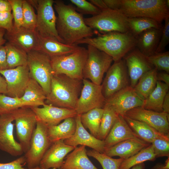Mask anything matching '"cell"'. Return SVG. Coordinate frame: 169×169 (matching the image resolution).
I'll list each match as a JSON object with an SVG mask.
<instances>
[{
  "label": "cell",
  "instance_id": "obj_24",
  "mask_svg": "<svg viewBox=\"0 0 169 169\" xmlns=\"http://www.w3.org/2000/svg\"><path fill=\"white\" fill-rule=\"evenodd\" d=\"M4 38L8 42L21 48L27 53L34 49L36 43L35 31H32L22 26L6 31Z\"/></svg>",
  "mask_w": 169,
  "mask_h": 169
},
{
  "label": "cell",
  "instance_id": "obj_41",
  "mask_svg": "<svg viewBox=\"0 0 169 169\" xmlns=\"http://www.w3.org/2000/svg\"><path fill=\"white\" fill-rule=\"evenodd\" d=\"M149 63L157 70H161L169 74V52H163L154 53L146 56Z\"/></svg>",
  "mask_w": 169,
  "mask_h": 169
},
{
  "label": "cell",
  "instance_id": "obj_47",
  "mask_svg": "<svg viewBox=\"0 0 169 169\" xmlns=\"http://www.w3.org/2000/svg\"><path fill=\"white\" fill-rule=\"evenodd\" d=\"M25 163V158L23 156L8 163H0V169H30L23 167Z\"/></svg>",
  "mask_w": 169,
  "mask_h": 169
},
{
  "label": "cell",
  "instance_id": "obj_48",
  "mask_svg": "<svg viewBox=\"0 0 169 169\" xmlns=\"http://www.w3.org/2000/svg\"><path fill=\"white\" fill-rule=\"evenodd\" d=\"M7 54L5 46H0V71L7 69Z\"/></svg>",
  "mask_w": 169,
  "mask_h": 169
},
{
  "label": "cell",
  "instance_id": "obj_36",
  "mask_svg": "<svg viewBox=\"0 0 169 169\" xmlns=\"http://www.w3.org/2000/svg\"><path fill=\"white\" fill-rule=\"evenodd\" d=\"M97 138L104 140L117 120L119 115L107 103L103 108Z\"/></svg>",
  "mask_w": 169,
  "mask_h": 169
},
{
  "label": "cell",
  "instance_id": "obj_14",
  "mask_svg": "<svg viewBox=\"0 0 169 169\" xmlns=\"http://www.w3.org/2000/svg\"><path fill=\"white\" fill-rule=\"evenodd\" d=\"M124 116L144 122L160 133L169 136V114L139 107L128 111Z\"/></svg>",
  "mask_w": 169,
  "mask_h": 169
},
{
  "label": "cell",
  "instance_id": "obj_58",
  "mask_svg": "<svg viewBox=\"0 0 169 169\" xmlns=\"http://www.w3.org/2000/svg\"><path fill=\"white\" fill-rule=\"evenodd\" d=\"M163 168L165 169H169V157H168L163 164Z\"/></svg>",
  "mask_w": 169,
  "mask_h": 169
},
{
  "label": "cell",
  "instance_id": "obj_43",
  "mask_svg": "<svg viewBox=\"0 0 169 169\" xmlns=\"http://www.w3.org/2000/svg\"><path fill=\"white\" fill-rule=\"evenodd\" d=\"M156 158L169 157V138H156L151 143Z\"/></svg>",
  "mask_w": 169,
  "mask_h": 169
},
{
  "label": "cell",
  "instance_id": "obj_9",
  "mask_svg": "<svg viewBox=\"0 0 169 169\" xmlns=\"http://www.w3.org/2000/svg\"><path fill=\"white\" fill-rule=\"evenodd\" d=\"M88 57L83 71V79L101 85L104 74L111 66L112 58L95 47L88 45Z\"/></svg>",
  "mask_w": 169,
  "mask_h": 169
},
{
  "label": "cell",
  "instance_id": "obj_35",
  "mask_svg": "<svg viewBox=\"0 0 169 169\" xmlns=\"http://www.w3.org/2000/svg\"><path fill=\"white\" fill-rule=\"evenodd\" d=\"M129 32L136 37L144 31L152 28H160L163 26L156 21L149 18H128Z\"/></svg>",
  "mask_w": 169,
  "mask_h": 169
},
{
  "label": "cell",
  "instance_id": "obj_2",
  "mask_svg": "<svg viewBox=\"0 0 169 169\" xmlns=\"http://www.w3.org/2000/svg\"><path fill=\"white\" fill-rule=\"evenodd\" d=\"M96 32L97 37L83 39L75 44H86L92 46L110 56L114 62L123 59L136 47V38L129 32L125 33L112 32L103 34Z\"/></svg>",
  "mask_w": 169,
  "mask_h": 169
},
{
  "label": "cell",
  "instance_id": "obj_8",
  "mask_svg": "<svg viewBox=\"0 0 169 169\" xmlns=\"http://www.w3.org/2000/svg\"><path fill=\"white\" fill-rule=\"evenodd\" d=\"M27 65L30 78L37 82L47 95L53 75L50 57L42 52L32 50L28 53Z\"/></svg>",
  "mask_w": 169,
  "mask_h": 169
},
{
  "label": "cell",
  "instance_id": "obj_39",
  "mask_svg": "<svg viewBox=\"0 0 169 169\" xmlns=\"http://www.w3.org/2000/svg\"><path fill=\"white\" fill-rule=\"evenodd\" d=\"M87 154L88 156L92 157L98 161L103 169H119L124 160L120 158H113L94 149L87 151Z\"/></svg>",
  "mask_w": 169,
  "mask_h": 169
},
{
  "label": "cell",
  "instance_id": "obj_29",
  "mask_svg": "<svg viewBox=\"0 0 169 169\" xmlns=\"http://www.w3.org/2000/svg\"><path fill=\"white\" fill-rule=\"evenodd\" d=\"M123 116L130 127L138 137L148 143L151 144L156 138H169V136L160 133L144 122Z\"/></svg>",
  "mask_w": 169,
  "mask_h": 169
},
{
  "label": "cell",
  "instance_id": "obj_16",
  "mask_svg": "<svg viewBox=\"0 0 169 169\" xmlns=\"http://www.w3.org/2000/svg\"><path fill=\"white\" fill-rule=\"evenodd\" d=\"M14 121L11 112L0 115V149L17 156L24 152L21 145L14 137Z\"/></svg>",
  "mask_w": 169,
  "mask_h": 169
},
{
  "label": "cell",
  "instance_id": "obj_34",
  "mask_svg": "<svg viewBox=\"0 0 169 169\" xmlns=\"http://www.w3.org/2000/svg\"><path fill=\"white\" fill-rule=\"evenodd\" d=\"M103 111V108H96L80 115L83 126L88 129L91 134L97 138Z\"/></svg>",
  "mask_w": 169,
  "mask_h": 169
},
{
  "label": "cell",
  "instance_id": "obj_45",
  "mask_svg": "<svg viewBox=\"0 0 169 169\" xmlns=\"http://www.w3.org/2000/svg\"><path fill=\"white\" fill-rule=\"evenodd\" d=\"M164 21L160 40L155 53L163 52L169 42V17Z\"/></svg>",
  "mask_w": 169,
  "mask_h": 169
},
{
  "label": "cell",
  "instance_id": "obj_7",
  "mask_svg": "<svg viewBox=\"0 0 169 169\" xmlns=\"http://www.w3.org/2000/svg\"><path fill=\"white\" fill-rule=\"evenodd\" d=\"M128 18L118 10L107 8L98 15L84 19L86 25L94 31L104 33L112 32L122 33L129 32Z\"/></svg>",
  "mask_w": 169,
  "mask_h": 169
},
{
  "label": "cell",
  "instance_id": "obj_46",
  "mask_svg": "<svg viewBox=\"0 0 169 169\" xmlns=\"http://www.w3.org/2000/svg\"><path fill=\"white\" fill-rule=\"evenodd\" d=\"M13 17L11 12H0V28L9 31L14 27Z\"/></svg>",
  "mask_w": 169,
  "mask_h": 169
},
{
  "label": "cell",
  "instance_id": "obj_30",
  "mask_svg": "<svg viewBox=\"0 0 169 169\" xmlns=\"http://www.w3.org/2000/svg\"><path fill=\"white\" fill-rule=\"evenodd\" d=\"M46 95L40 84L34 79L30 78L20 99L28 104L30 107L43 106Z\"/></svg>",
  "mask_w": 169,
  "mask_h": 169
},
{
  "label": "cell",
  "instance_id": "obj_18",
  "mask_svg": "<svg viewBox=\"0 0 169 169\" xmlns=\"http://www.w3.org/2000/svg\"><path fill=\"white\" fill-rule=\"evenodd\" d=\"M127 68L130 86L134 88L146 73L154 68L146 56L135 48L123 58Z\"/></svg>",
  "mask_w": 169,
  "mask_h": 169
},
{
  "label": "cell",
  "instance_id": "obj_6",
  "mask_svg": "<svg viewBox=\"0 0 169 169\" xmlns=\"http://www.w3.org/2000/svg\"><path fill=\"white\" fill-rule=\"evenodd\" d=\"M37 10L35 31L40 35L64 43L56 28V17L53 8V0H28Z\"/></svg>",
  "mask_w": 169,
  "mask_h": 169
},
{
  "label": "cell",
  "instance_id": "obj_13",
  "mask_svg": "<svg viewBox=\"0 0 169 169\" xmlns=\"http://www.w3.org/2000/svg\"><path fill=\"white\" fill-rule=\"evenodd\" d=\"M83 86L75 110L81 115L96 108H103L106 103L101 85L94 83L83 79Z\"/></svg>",
  "mask_w": 169,
  "mask_h": 169
},
{
  "label": "cell",
  "instance_id": "obj_4",
  "mask_svg": "<svg viewBox=\"0 0 169 169\" xmlns=\"http://www.w3.org/2000/svg\"><path fill=\"white\" fill-rule=\"evenodd\" d=\"M166 0H121L118 10L128 18L145 17L160 23L169 17Z\"/></svg>",
  "mask_w": 169,
  "mask_h": 169
},
{
  "label": "cell",
  "instance_id": "obj_32",
  "mask_svg": "<svg viewBox=\"0 0 169 169\" xmlns=\"http://www.w3.org/2000/svg\"><path fill=\"white\" fill-rule=\"evenodd\" d=\"M158 70L154 67L144 74L134 88L136 93L144 100L155 89Z\"/></svg>",
  "mask_w": 169,
  "mask_h": 169
},
{
  "label": "cell",
  "instance_id": "obj_22",
  "mask_svg": "<svg viewBox=\"0 0 169 169\" xmlns=\"http://www.w3.org/2000/svg\"><path fill=\"white\" fill-rule=\"evenodd\" d=\"M36 32L37 40L34 50L44 53L50 57L69 54L84 48L77 44H63L42 37Z\"/></svg>",
  "mask_w": 169,
  "mask_h": 169
},
{
  "label": "cell",
  "instance_id": "obj_42",
  "mask_svg": "<svg viewBox=\"0 0 169 169\" xmlns=\"http://www.w3.org/2000/svg\"><path fill=\"white\" fill-rule=\"evenodd\" d=\"M70 1L76 6V10L82 15L89 14L94 16L101 12L100 9L90 2L85 0H70Z\"/></svg>",
  "mask_w": 169,
  "mask_h": 169
},
{
  "label": "cell",
  "instance_id": "obj_57",
  "mask_svg": "<svg viewBox=\"0 0 169 169\" xmlns=\"http://www.w3.org/2000/svg\"><path fill=\"white\" fill-rule=\"evenodd\" d=\"M150 169H165L163 168V164L158 162L153 166Z\"/></svg>",
  "mask_w": 169,
  "mask_h": 169
},
{
  "label": "cell",
  "instance_id": "obj_53",
  "mask_svg": "<svg viewBox=\"0 0 169 169\" xmlns=\"http://www.w3.org/2000/svg\"><path fill=\"white\" fill-rule=\"evenodd\" d=\"M7 92V84L4 77L1 76L0 73V94L6 95Z\"/></svg>",
  "mask_w": 169,
  "mask_h": 169
},
{
  "label": "cell",
  "instance_id": "obj_11",
  "mask_svg": "<svg viewBox=\"0 0 169 169\" xmlns=\"http://www.w3.org/2000/svg\"><path fill=\"white\" fill-rule=\"evenodd\" d=\"M15 121L17 138L23 152L28 150L37 120L31 107H22L11 112Z\"/></svg>",
  "mask_w": 169,
  "mask_h": 169
},
{
  "label": "cell",
  "instance_id": "obj_27",
  "mask_svg": "<svg viewBox=\"0 0 169 169\" xmlns=\"http://www.w3.org/2000/svg\"><path fill=\"white\" fill-rule=\"evenodd\" d=\"M85 146H77L65 157L59 169H98L88 157Z\"/></svg>",
  "mask_w": 169,
  "mask_h": 169
},
{
  "label": "cell",
  "instance_id": "obj_52",
  "mask_svg": "<svg viewBox=\"0 0 169 169\" xmlns=\"http://www.w3.org/2000/svg\"><path fill=\"white\" fill-rule=\"evenodd\" d=\"M89 1L101 11L108 8L103 0H90Z\"/></svg>",
  "mask_w": 169,
  "mask_h": 169
},
{
  "label": "cell",
  "instance_id": "obj_3",
  "mask_svg": "<svg viewBox=\"0 0 169 169\" xmlns=\"http://www.w3.org/2000/svg\"><path fill=\"white\" fill-rule=\"evenodd\" d=\"M83 86L82 80L64 74L53 75L50 91L46 96L45 104L75 110Z\"/></svg>",
  "mask_w": 169,
  "mask_h": 169
},
{
  "label": "cell",
  "instance_id": "obj_19",
  "mask_svg": "<svg viewBox=\"0 0 169 169\" xmlns=\"http://www.w3.org/2000/svg\"><path fill=\"white\" fill-rule=\"evenodd\" d=\"M42 107H31L34 113L37 121L48 126L58 125L63 120L75 117L77 114L75 110L59 107L44 104Z\"/></svg>",
  "mask_w": 169,
  "mask_h": 169
},
{
  "label": "cell",
  "instance_id": "obj_44",
  "mask_svg": "<svg viewBox=\"0 0 169 169\" xmlns=\"http://www.w3.org/2000/svg\"><path fill=\"white\" fill-rule=\"evenodd\" d=\"M12 8L14 20V27L19 28L23 23V0H8Z\"/></svg>",
  "mask_w": 169,
  "mask_h": 169
},
{
  "label": "cell",
  "instance_id": "obj_33",
  "mask_svg": "<svg viewBox=\"0 0 169 169\" xmlns=\"http://www.w3.org/2000/svg\"><path fill=\"white\" fill-rule=\"evenodd\" d=\"M5 46L8 69L27 65L28 53L26 52L19 47L8 42L6 43Z\"/></svg>",
  "mask_w": 169,
  "mask_h": 169
},
{
  "label": "cell",
  "instance_id": "obj_31",
  "mask_svg": "<svg viewBox=\"0 0 169 169\" xmlns=\"http://www.w3.org/2000/svg\"><path fill=\"white\" fill-rule=\"evenodd\" d=\"M169 86L157 81L155 89L144 100L142 107L156 112H162L163 102L166 95L169 91Z\"/></svg>",
  "mask_w": 169,
  "mask_h": 169
},
{
  "label": "cell",
  "instance_id": "obj_15",
  "mask_svg": "<svg viewBox=\"0 0 169 169\" xmlns=\"http://www.w3.org/2000/svg\"><path fill=\"white\" fill-rule=\"evenodd\" d=\"M0 73L7 83L6 95L12 97H21L30 78L28 65L0 70Z\"/></svg>",
  "mask_w": 169,
  "mask_h": 169
},
{
  "label": "cell",
  "instance_id": "obj_56",
  "mask_svg": "<svg viewBox=\"0 0 169 169\" xmlns=\"http://www.w3.org/2000/svg\"><path fill=\"white\" fill-rule=\"evenodd\" d=\"M131 169H145V165L144 163H140L133 166Z\"/></svg>",
  "mask_w": 169,
  "mask_h": 169
},
{
  "label": "cell",
  "instance_id": "obj_20",
  "mask_svg": "<svg viewBox=\"0 0 169 169\" xmlns=\"http://www.w3.org/2000/svg\"><path fill=\"white\" fill-rule=\"evenodd\" d=\"M76 129L74 134L70 138L64 140V143L69 146L76 147L78 145L87 146L101 153L105 150L104 140H100L90 134L83 125L80 115L75 117Z\"/></svg>",
  "mask_w": 169,
  "mask_h": 169
},
{
  "label": "cell",
  "instance_id": "obj_49",
  "mask_svg": "<svg viewBox=\"0 0 169 169\" xmlns=\"http://www.w3.org/2000/svg\"><path fill=\"white\" fill-rule=\"evenodd\" d=\"M108 8L113 10H119L121 0H103Z\"/></svg>",
  "mask_w": 169,
  "mask_h": 169
},
{
  "label": "cell",
  "instance_id": "obj_28",
  "mask_svg": "<svg viewBox=\"0 0 169 169\" xmlns=\"http://www.w3.org/2000/svg\"><path fill=\"white\" fill-rule=\"evenodd\" d=\"M75 118H67L58 125L48 126V136L52 143L68 139L74 134L76 129Z\"/></svg>",
  "mask_w": 169,
  "mask_h": 169
},
{
  "label": "cell",
  "instance_id": "obj_55",
  "mask_svg": "<svg viewBox=\"0 0 169 169\" xmlns=\"http://www.w3.org/2000/svg\"><path fill=\"white\" fill-rule=\"evenodd\" d=\"M6 31L4 29L0 28V46L5 44L6 40L4 38Z\"/></svg>",
  "mask_w": 169,
  "mask_h": 169
},
{
  "label": "cell",
  "instance_id": "obj_23",
  "mask_svg": "<svg viewBox=\"0 0 169 169\" xmlns=\"http://www.w3.org/2000/svg\"><path fill=\"white\" fill-rule=\"evenodd\" d=\"M151 144L139 137H136L122 141L106 149L103 153L111 157L118 156L125 160Z\"/></svg>",
  "mask_w": 169,
  "mask_h": 169
},
{
  "label": "cell",
  "instance_id": "obj_51",
  "mask_svg": "<svg viewBox=\"0 0 169 169\" xmlns=\"http://www.w3.org/2000/svg\"><path fill=\"white\" fill-rule=\"evenodd\" d=\"M157 81L163 82L164 83L169 86V74L165 72L157 73Z\"/></svg>",
  "mask_w": 169,
  "mask_h": 169
},
{
  "label": "cell",
  "instance_id": "obj_1",
  "mask_svg": "<svg viewBox=\"0 0 169 169\" xmlns=\"http://www.w3.org/2000/svg\"><path fill=\"white\" fill-rule=\"evenodd\" d=\"M53 6L58 14L57 31L64 44H74L81 39L91 38L95 33V31L85 24L83 15L78 12L73 5L55 0Z\"/></svg>",
  "mask_w": 169,
  "mask_h": 169
},
{
  "label": "cell",
  "instance_id": "obj_17",
  "mask_svg": "<svg viewBox=\"0 0 169 169\" xmlns=\"http://www.w3.org/2000/svg\"><path fill=\"white\" fill-rule=\"evenodd\" d=\"M144 100L129 85L120 91L106 100L118 115L124 116L128 111L135 108L142 107Z\"/></svg>",
  "mask_w": 169,
  "mask_h": 169
},
{
  "label": "cell",
  "instance_id": "obj_5",
  "mask_svg": "<svg viewBox=\"0 0 169 169\" xmlns=\"http://www.w3.org/2000/svg\"><path fill=\"white\" fill-rule=\"evenodd\" d=\"M87 57V50L84 48L69 54L50 57L53 75L63 74L82 80Z\"/></svg>",
  "mask_w": 169,
  "mask_h": 169
},
{
  "label": "cell",
  "instance_id": "obj_12",
  "mask_svg": "<svg viewBox=\"0 0 169 169\" xmlns=\"http://www.w3.org/2000/svg\"><path fill=\"white\" fill-rule=\"evenodd\" d=\"M106 73L101 85L103 94L106 100L130 85L127 69L124 59L114 62Z\"/></svg>",
  "mask_w": 169,
  "mask_h": 169
},
{
  "label": "cell",
  "instance_id": "obj_37",
  "mask_svg": "<svg viewBox=\"0 0 169 169\" xmlns=\"http://www.w3.org/2000/svg\"><path fill=\"white\" fill-rule=\"evenodd\" d=\"M156 158L151 144L133 156L124 160L119 169H130L136 165L146 161H153Z\"/></svg>",
  "mask_w": 169,
  "mask_h": 169
},
{
  "label": "cell",
  "instance_id": "obj_59",
  "mask_svg": "<svg viewBox=\"0 0 169 169\" xmlns=\"http://www.w3.org/2000/svg\"><path fill=\"white\" fill-rule=\"evenodd\" d=\"M40 169H44V168H40ZM52 169H56L55 168H52Z\"/></svg>",
  "mask_w": 169,
  "mask_h": 169
},
{
  "label": "cell",
  "instance_id": "obj_40",
  "mask_svg": "<svg viewBox=\"0 0 169 169\" xmlns=\"http://www.w3.org/2000/svg\"><path fill=\"white\" fill-rule=\"evenodd\" d=\"M23 23L22 26L27 29L35 31L37 22V15L33 6L28 0H23Z\"/></svg>",
  "mask_w": 169,
  "mask_h": 169
},
{
  "label": "cell",
  "instance_id": "obj_10",
  "mask_svg": "<svg viewBox=\"0 0 169 169\" xmlns=\"http://www.w3.org/2000/svg\"><path fill=\"white\" fill-rule=\"evenodd\" d=\"M52 143L48 136V126L37 121L29 147L24 156L27 168L40 169L39 167L40 161Z\"/></svg>",
  "mask_w": 169,
  "mask_h": 169
},
{
  "label": "cell",
  "instance_id": "obj_38",
  "mask_svg": "<svg viewBox=\"0 0 169 169\" xmlns=\"http://www.w3.org/2000/svg\"><path fill=\"white\" fill-rule=\"evenodd\" d=\"M24 107H30L28 104L23 101L20 98L11 97L0 94V115Z\"/></svg>",
  "mask_w": 169,
  "mask_h": 169
},
{
  "label": "cell",
  "instance_id": "obj_54",
  "mask_svg": "<svg viewBox=\"0 0 169 169\" xmlns=\"http://www.w3.org/2000/svg\"><path fill=\"white\" fill-rule=\"evenodd\" d=\"M163 112L169 114V92L166 95L162 105Z\"/></svg>",
  "mask_w": 169,
  "mask_h": 169
},
{
  "label": "cell",
  "instance_id": "obj_26",
  "mask_svg": "<svg viewBox=\"0 0 169 169\" xmlns=\"http://www.w3.org/2000/svg\"><path fill=\"white\" fill-rule=\"evenodd\" d=\"M163 26L160 28H152L146 30L137 37L136 47L146 56L155 53L161 35Z\"/></svg>",
  "mask_w": 169,
  "mask_h": 169
},
{
  "label": "cell",
  "instance_id": "obj_21",
  "mask_svg": "<svg viewBox=\"0 0 169 169\" xmlns=\"http://www.w3.org/2000/svg\"><path fill=\"white\" fill-rule=\"evenodd\" d=\"M76 147L66 144L64 140L53 143L43 156L40 162V168L59 169L64 162V157Z\"/></svg>",
  "mask_w": 169,
  "mask_h": 169
},
{
  "label": "cell",
  "instance_id": "obj_25",
  "mask_svg": "<svg viewBox=\"0 0 169 169\" xmlns=\"http://www.w3.org/2000/svg\"><path fill=\"white\" fill-rule=\"evenodd\" d=\"M136 137H138L130 127L123 116L119 115L117 120L104 140L105 150L122 141Z\"/></svg>",
  "mask_w": 169,
  "mask_h": 169
},
{
  "label": "cell",
  "instance_id": "obj_50",
  "mask_svg": "<svg viewBox=\"0 0 169 169\" xmlns=\"http://www.w3.org/2000/svg\"><path fill=\"white\" fill-rule=\"evenodd\" d=\"M12 8L8 0H0V12H11Z\"/></svg>",
  "mask_w": 169,
  "mask_h": 169
}]
</instances>
